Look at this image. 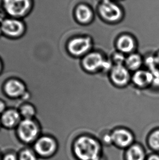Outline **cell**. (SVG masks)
Listing matches in <instances>:
<instances>
[{
	"instance_id": "5bb4252c",
	"label": "cell",
	"mask_w": 159,
	"mask_h": 160,
	"mask_svg": "<svg viewBox=\"0 0 159 160\" xmlns=\"http://www.w3.org/2000/svg\"><path fill=\"white\" fill-rule=\"evenodd\" d=\"M133 80L136 84L140 87H144L153 82V74L149 72L139 71L134 74Z\"/></svg>"
},
{
	"instance_id": "9a60e30c",
	"label": "cell",
	"mask_w": 159,
	"mask_h": 160,
	"mask_svg": "<svg viewBox=\"0 0 159 160\" xmlns=\"http://www.w3.org/2000/svg\"><path fill=\"white\" fill-rule=\"evenodd\" d=\"M117 47L123 52H131L134 48V42L131 37L124 35L119 38L117 42Z\"/></svg>"
},
{
	"instance_id": "ba28073f",
	"label": "cell",
	"mask_w": 159,
	"mask_h": 160,
	"mask_svg": "<svg viewBox=\"0 0 159 160\" xmlns=\"http://www.w3.org/2000/svg\"><path fill=\"white\" fill-rule=\"evenodd\" d=\"M2 125L7 128H14L18 126L22 118L19 110L14 108H8L1 116Z\"/></svg>"
},
{
	"instance_id": "4316f807",
	"label": "cell",
	"mask_w": 159,
	"mask_h": 160,
	"mask_svg": "<svg viewBox=\"0 0 159 160\" xmlns=\"http://www.w3.org/2000/svg\"><path fill=\"white\" fill-rule=\"evenodd\" d=\"M2 35V30H1V25H0V36Z\"/></svg>"
},
{
	"instance_id": "9c48e42d",
	"label": "cell",
	"mask_w": 159,
	"mask_h": 160,
	"mask_svg": "<svg viewBox=\"0 0 159 160\" xmlns=\"http://www.w3.org/2000/svg\"><path fill=\"white\" fill-rule=\"evenodd\" d=\"M100 12L103 18L110 22H115L121 15L120 9L110 1H104L100 8Z\"/></svg>"
},
{
	"instance_id": "2e32d148",
	"label": "cell",
	"mask_w": 159,
	"mask_h": 160,
	"mask_svg": "<svg viewBox=\"0 0 159 160\" xmlns=\"http://www.w3.org/2000/svg\"><path fill=\"white\" fill-rule=\"evenodd\" d=\"M19 112L22 119H34L36 117L37 110L35 107L31 103H25L19 109Z\"/></svg>"
},
{
	"instance_id": "52a82bcc",
	"label": "cell",
	"mask_w": 159,
	"mask_h": 160,
	"mask_svg": "<svg viewBox=\"0 0 159 160\" xmlns=\"http://www.w3.org/2000/svg\"><path fill=\"white\" fill-rule=\"evenodd\" d=\"M90 47L88 38L77 37L70 39L67 44V50L73 56H80L87 52Z\"/></svg>"
},
{
	"instance_id": "7402d4cb",
	"label": "cell",
	"mask_w": 159,
	"mask_h": 160,
	"mask_svg": "<svg viewBox=\"0 0 159 160\" xmlns=\"http://www.w3.org/2000/svg\"><path fill=\"white\" fill-rule=\"evenodd\" d=\"M8 109L7 104L5 102L0 100V116Z\"/></svg>"
},
{
	"instance_id": "5b68a950",
	"label": "cell",
	"mask_w": 159,
	"mask_h": 160,
	"mask_svg": "<svg viewBox=\"0 0 159 160\" xmlns=\"http://www.w3.org/2000/svg\"><path fill=\"white\" fill-rule=\"evenodd\" d=\"M4 6L11 16L20 18L27 13L30 4L29 0H4Z\"/></svg>"
},
{
	"instance_id": "3957f363",
	"label": "cell",
	"mask_w": 159,
	"mask_h": 160,
	"mask_svg": "<svg viewBox=\"0 0 159 160\" xmlns=\"http://www.w3.org/2000/svg\"><path fill=\"white\" fill-rule=\"evenodd\" d=\"M2 34L10 38H18L23 35L25 31L24 22L16 19H6L1 24Z\"/></svg>"
},
{
	"instance_id": "8992f818",
	"label": "cell",
	"mask_w": 159,
	"mask_h": 160,
	"mask_svg": "<svg viewBox=\"0 0 159 160\" xmlns=\"http://www.w3.org/2000/svg\"><path fill=\"white\" fill-rule=\"evenodd\" d=\"M5 93L8 97L13 98H22L27 91L26 84L17 78H12L7 81L4 87Z\"/></svg>"
},
{
	"instance_id": "d6986e66",
	"label": "cell",
	"mask_w": 159,
	"mask_h": 160,
	"mask_svg": "<svg viewBox=\"0 0 159 160\" xmlns=\"http://www.w3.org/2000/svg\"><path fill=\"white\" fill-rule=\"evenodd\" d=\"M125 62L130 69H137L142 64V59L137 54H131L126 59Z\"/></svg>"
},
{
	"instance_id": "44dd1931",
	"label": "cell",
	"mask_w": 159,
	"mask_h": 160,
	"mask_svg": "<svg viewBox=\"0 0 159 160\" xmlns=\"http://www.w3.org/2000/svg\"><path fill=\"white\" fill-rule=\"evenodd\" d=\"M115 62L117 63V65H122V63L124 61V57L121 54H115L113 58Z\"/></svg>"
},
{
	"instance_id": "83f0119b",
	"label": "cell",
	"mask_w": 159,
	"mask_h": 160,
	"mask_svg": "<svg viewBox=\"0 0 159 160\" xmlns=\"http://www.w3.org/2000/svg\"><path fill=\"white\" fill-rule=\"evenodd\" d=\"M2 125V123H1V119H0V128H1V126Z\"/></svg>"
},
{
	"instance_id": "d4e9b609",
	"label": "cell",
	"mask_w": 159,
	"mask_h": 160,
	"mask_svg": "<svg viewBox=\"0 0 159 160\" xmlns=\"http://www.w3.org/2000/svg\"><path fill=\"white\" fill-rule=\"evenodd\" d=\"M154 61H155V64L159 66V53L157 54V56L154 58Z\"/></svg>"
},
{
	"instance_id": "8fae6325",
	"label": "cell",
	"mask_w": 159,
	"mask_h": 160,
	"mask_svg": "<svg viewBox=\"0 0 159 160\" xmlns=\"http://www.w3.org/2000/svg\"><path fill=\"white\" fill-rule=\"evenodd\" d=\"M104 62L100 54L93 52L88 54L84 58L82 64L86 70L92 72L103 67Z\"/></svg>"
},
{
	"instance_id": "4fadbf2b",
	"label": "cell",
	"mask_w": 159,
	"mask_h": 160,
	"mask_svg": "<svg viewBox=\"0 0 159 160\" xmlns=\"http://www.w3.org/2000/svg\"><path fill=\"white\" fill-rule=\"evenodd\" d=\"M111 78L115 84L124 85L129 81V72L122 65H117L111 71Z\"/></svg>"
},
{
	"instance_id": "6da1fadb",
	"label": "cell",
	"mask_w": 159,
	"mask_h": 160,
	"mask_svg": "<svg viewBox=\"0 0 159 160\" xmlns=\"http://www.w3.org/2000/svg\"><path fill=\"white\" fill-rule=\"evenodd\" d=\"M104 147L99 139L82 136L74 143V152L78 160H97L103 156Z\"/></svg>"
},
{
	"instance_id": "e0dca14e",
	"label": "cell",
	"mask_w": 159,
	"mask_h": 160,
	"mask_svg": "<svg viewBox=\"0 0 159 160\" xmlns=\"http://www.w3.org/2000/svg\"><path fill=\"white\" fill-rule=\"evenodd\" d=\"M76 15L77 19L80 22L82 23H86L90 20L92 17V13L90 9L87 7L81 5L77 9Z\"/></svg>"
},
{
	"instance_id": "603a6c76",
	"label": "cell",
	"mask_w": 159,
	"mask_h": 160,
	"mask_svg": "<svg viewBox=\"0 0 159 160\" xmlns=\"http://www.w3.org/2000/svg\"><path fill=\"white\" fill-rule=\"evenodd\" d=\"M146 160H159V154L157 152H153L147 156Z\"/></svg>"
},
{
	"instance_id": "f1b7e54d",
	"label": "cell",
	"mask_w": 159,
	"mask_h": 160,
	"mask_svg": "<svg viewBox=\"0 0 159 160\" xmlns=\"http://www.w3.org/2000/svg\"><path fill=\"white\" fill-rule=\"evenodd\" d=\"M110 1V0H104V1Z\"/></svg>"
},
{
	"instance_id": "cb8c5ba5",
	"label": "cell",
	"mask_w": 159,
	"mask_h": 160,
	"mask_svg": "<svg viewBox=\"0 0 159 160\" xmlns=\"http://www.w3.org/2000/svg\"><path fill=\"white\" fill-rule=\"evenodd\" d=\"M3 160H17V158L13 154H8L5 156Z\"/></svg>"
},
{
	"instance_id": "ffe728a7",
	"label": "cell",
	"mask_w": 159,
	"mask_h": 160,
	"mask_svg": "<svg viewBox=\"0 0 159 160\" xmlns=\"http://www.w3.org/2000/svg\"><path fill=\"white\" fill-rule=\"evenodd\" d=\"M20 160H36V158L32 152L29 150H26L22 152L20 155Z\"/></svg>"
},
{
	"instance_id": "484cf974",
	"label": "cell",
	"mask_w": 159,
	"mask_h": 160,
	"mask_svg": "<svg viewBox=\"0 0 159 160\" xmlns=\"http://www.w3.org/2000/svg\"><path fill=\"white\" fill-rule=\"evenodd\" d=\"M3 68V65H2V61L0 59V73L1 72Z\"/></svg>"
},
{
	"instance_id": "7a4b0ae2",
	"label": "cell",
	"mask_w": 159,
	"mask_h": 160,
	"mask_svg": "<svg viewBox=\"0 0 159 160\" xmlns=\"http://www.w3.org/2000/svg\"><path fill=\"white\" fill-rule=\"evenodd\" d=\"M39 130V125L34 119H22L17 126V133L22 140L30 142L37 137Z\"/></svg>"
},
{
	"instance_id": "277c9868",
	"label": "cell",
	"mask_w": 159,
	"mask_h": 160,
	"mask_svg": "<svg viewBox=\"0 0 159 160\" xmlns=\"http://www.w3.org/2000/svg\"><path fill=\"white\" fill-rule=\"evenodd\" d=\"M111 134L113 144L122 149H127L132 145L135 141V137L133 134L124 128L116 129Z\"/></svg>"
},
{
	"instance_id": "7c38bea8",
	"label": "cell",
	"mask_w": 159,
	"mask_h": 160,
	"mask_svg": "<svg viewBox=\"0 0 159 160\" xmlns=\"http://www.w3.org/2000/svg\"><path fill=\"white\" fill-rule=\"evenodd\" d=\"M56 144L49 137L44 136L39 138L35 145L36 152L42 155H48L52 154L55 149Z\"/></svg>"
},
{
	"instance_id": "ac0fdd59",
	"label": "cell",
	"mask_w": 159,
	"mask_h": 160,
	"mask_svg": "<svg viewBox=\"0 0 159 160\" xmlns=\"http://www.w3.org/2000/svg\"><path fill=\"white\" fill-rule=\"evenodd\" d=\"M148 144L151 150L159 154V130L151 133L148 137Z\"/></svg>"
},
{
	"instance_id": "30bf717a",
	"label": "cell",
	"mask_w": 159,
	"mask_h": 160,
	"mask_svg": "<svg viewBox=\"0 0 159 160\" xmlns=\"http://www.w3.org/2000/svg\"><path fill=\"white\" fill-rule=\"evenodd\" d=\"M148 154L144 147L139 143H133L125 150V160H146Z\"/></svg>"
}]
</instances>
